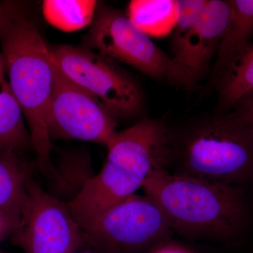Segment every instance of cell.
I'll return each mask as SVG.
<instances>
[{
    "label": "cell",
    "instance_id": "30bf717a",
    "mask_svg": "<svg viewBox=\"0 0 253 253\" xmlns=\"http://www.w3.org/2000/svg\"><path fill=\"white\" fill-rule=\"evenodd\" d=\"M229 12V0H207L201 19L181 52L170 58L168 82L191 87L202 79L217 54Z\"/></svg>",
    "mask_w": 253,
    "mask_h": 253
},
{
    "label": "cell",
    "instance_id": "5b68a950",
    "mask_svg": "<svg viewBox=\"0 0 253 253\" xmlns=\"http://www.w3.org/2000/svg\"><path fill=\"white\" fill-rule=\"evenodd\" d=\"M50 49L61 72L115 118H133L141 112L144 99L139 84L113 60L85 46L59 44Z\"/></svg>",
    "mask_w": 253,
    "mask_h": 253
},
{
    "label": "cell",
    "instance_id": "5bb4252c",
    "mask_svg": "<svg viewBox=\"0 0 253 253\" xmlns=\"http://www.w3.org/2000/svg\"><path fill=\"white\" fill-rule=\"evenodd\" d=\"M216 84L221 112L234 109L240 100L253 91V43L238 54Z\"/></svg>",
    "mask_w": 253,
    "mask_h": 253
},
{
    "label": "cell",
    "instance_id": "ac0fdd59",
    "mask_svg": "<svg viewBox=\"0 0 253 253\" xmlns=\"http://www.w3.org/2000/svg\"><path fill=\"white\" fill-rule=\"evenodd\" d=\"M233 111L253 129V91L240 100Z\"/></svg>",
    "mask_w": 253,
    "mask_h": 253
},
{
    "label": "cell",
    "instance_id": "8992f818",
    "mask_svg": "<svg viewBox=\"0 0 253 253\" xmlns=\"http://www.w3.org/2000/svg\"><path fill=\"white\" fill-rule=\"evenodd\" d=\"M172 230L154 200L134 194L110 208L83 231L92 249L104 253H131L166 239Z\"/></svg>",
    "mask_w": 253,
    "mask_h": 253
},
{
    "label": "cell",
    "instance_id": "277c9868",
    "mask_svg": "<svg viewBox=\"0 0 253 253\" xmlns=\"http://www.w3.org/2000/svg\"><path fill=\"white\" fill-rule=\"evenodd\" d=\"M0 52L6 78L29 126L41 169H49L51 139L46 113L56 61L36 25L23 14L0 29Z\"/></svg>",
    "mask_w": 253,
    "mask_h": 253
},
{
    "label": "cell",
    "instance_id": "7402d4cb",
    "mask_svg": "<svg viewBox=\"0 0 253 253\" xmlns=\"http://www.w3.org/2000/svg\"></svg>",
    "mask_w": 253,
    "mask_h": 253
},
{
    "label": "cell",
    "instance_id": "9a60e30c",
    "mask_svg": "<svg viewBox=\"0 0 253 253\" xmlns=\"http://www.w3.org/2000/svg\"><path fill=\"white\" fill-rule=\"evenodd\" d=\"M98 3L94 0H46L44 18L49 24L64 32L79 31L94 21Z\"/></svg>",
    "mask_w": 253,
    "mask_h": 253
},
{
    "label": "cell",
    "instance_id": "44dd1931",
    "mask_svg": "<svg viewBox=\"0 0 253 253\" xmlns=\"http://www.w3.org/2000/svg\"><path fill=\"white\" fill-rule=\"evenodd\" d=\"M82 250H79V251H75V252L71 253H104L101 252V251H98V250L92 249V248H91V250H86V251H82Z\"/></svg>",
    "mask_w": 253,
    "mask_h": 253
},
{
    "label": "cell",
    "instance_id": "3957f363",
    "mask_svg": "<svg viewBox=\"0 0 253 253\" xmlns=\"http://www.w3.org/2000/svg\"><path fill=\"white\" fill-rule=\"evenodd\" d=\"M162 168L217 184H244L253 175V129L231 111L169 132Z\"/></svg>",
    "mask_w": 253,
    "mask_h": 253
},
{
    "label": "cell",
    "instance_id": "4fadbf2b",
    "mask_svg": "<svg viewBox=\"0 0 253 253\" xmlns=\"http://www.w3.org/2000/svg\"><path fill=\"white\" fill-rule=\"evenodd\" d=\"M18 153L0 151V209L21 212L34 166Z\"/></svg>",
    "mask_w": 253,
    "mask_h": 253
},
{
    "label": "cell",
    "instance_id": "7c38bea8",
    "mask_svg": "<svg viewBox=\"0 0 253 253\" xmlns=\"http://www.w3.org/2000/svg\"><path fill=\"white\" fill-rule=\"evenodd\" d=\"M32 144L23 113L11 90L0 52V151L19 152Z\"/></svg>",
    "mask_w": 253,
    "mask_h": 253
},
{
    "label": "cell",
    "instance_id": "ba28073f",
    "mask_svg": "<svg viewBox=\"0 0 253 253\" xmlns=\"http://www.w3.org/2000/svg\"><path fill=\"white\" fill-rule=\"evenodd\" d=\"M84 42L85 47L113 61L126 63L154 79L167 81L170 57L121 10L98 4Z\"/></svg>",
    "mask_w": 253,
    "mask_h": 253
},
{
    "label": "cell",
    "instance_id": "9c48e42d",
    "mask_svg": "<svg viewBox=\"0 0 253 253\" xmlns=\"http://www.w3.org/2000/svg\"><path fill=\"white\" fill-rule=\"evenodd\" d=\"M46 126L51 140L76 139L107 146L117 133L116 118L99 99L66 77L56 62Z\"/></svg>",
    "mask_w": 253,
    "mask_h": 253
},
{
    "label": "cell",
    "instance_id": "52a82bcc",
    "mask_svg": "<svg viewBox=\"0 0 253 253\" xmlns=\"http://www.w3.org/2000/svg\"><path fill=\"white\" fill-rule=\"evenodd\" d=\"M11 242L25 253H71L87 246L68 204L32 178Z\"/></svg>",
    "mask_w": 253,
    "mask_h": 253
},
{
    "label": "cell",
    "instance_id": "e0dca14e",
    "mask_svg": "<svg viewBox=\"0 0 253 253\" xmlns=\"http://www.w3.org/2000/svg\"><path fill=\"white\" fill-rule=\"evenodd\" d=\"M21 212L0 209V244L11 236L19 224Z\"/></svg>",
    "mask_w": 253,
    "mask_h": 253
},
{
    "label": "cell",
    "instance_id": "d6986e66",
    "mask_svg": "<svg viewBox=\"0 0 253 253\" xmlns=\"http://www.w3.org/2000/svg\"><path fill=\"white\" fill-rule=\"evenodd\" d=\"M24 13L23 4L17 1L0 2V29L18 15Z\"/></svg>",
    "mask_w": 253,
    "mask_h": 253
},
{
    "label": "cell",
    "instance_id": "6da1fadb",
    "mask_svg": "<svg viewBox=\"0 0 253 253\" xmlns=\"http://www.w3.org/2000/svg\"><path fill=\"white\" fill-rule=\"evenodd\" d=\"M169 135L164 122L146 118L117 131L106 146L109 152L101 170L67 203L83 230L142 188L151 171L162 168Z\"/></svg>",
    "mask_w": 253,
    "mask_h": 253
},
{
    "label": "cell",
    "instance_id": "8fae6325",
    "mask_svg": "<svg viewBox=\"0 0 253 253\" xmlns=\"http://www.w3.org/2000/svg\"><path fill=\"white\" fill-rule=\"evenodd\" d=\"M229 20L213 66L211 83H217L253 35V0H229Z\"/></svg>",
    "mask_w": 253,
    "mask_h": 253
},
{
    "label": "cell",
    "instance_id": "ffe728a7",
    "mask_svg": "<svg viewBox=\"0 0 253 253\" xmlns=\"http://www.w3.org/2000/svg\"><path fill=\"white\" fill-rule=\"evenodd\" d=\"M155 253H186L181 250L174 249V248H165V249L159 250Z\"/></svg>",
    "mask_w": 253,
    "mask_h": 253
},
{
    "label": "cell",
    "instance_id": "7a4b0ae2",
    "mask_svg": "<svg viewBox=\"0 0 253 253\" xmlns=\"http://www.w3.org/2000/svg\"><path fill=\"white\" fill-rule=\"evenodd\" d=\"M145 194L162 209L172 229L194 237L231 240L241 234L248 207L238 186L151 171L142 186Z\"/></svg>",
    "mask_w": 253,
    "mask_h": 253
},
{
    "label": "cell",
    "instance_id": "2e32d148",
    "mask_svg": "<svg viewBox=\"0 0 253 253\" xmlns=\"http://www.w3.org/2000/svg\"><path fill=\"white\" fill-rule=\"evenodd\" d=\"M207 0H178L176 1L177 18L171 36L172 56L181 52L186 41L199 23Z\"/></svg>",
    "mask_w": 253,
    "mask_h": 253
}]
</instances>
